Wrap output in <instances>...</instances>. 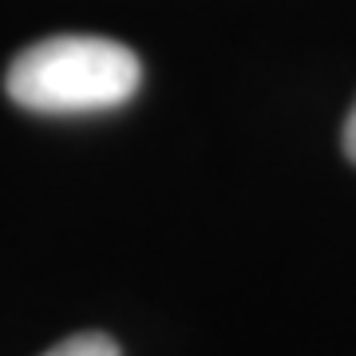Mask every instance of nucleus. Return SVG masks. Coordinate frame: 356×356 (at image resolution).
<instances>
[{
	"label": "nucleus",
	"mask_w": 356,
	"mask_h": 356,
	"mask_svg": "<svg viewBox=\"0 0 356 356\" xmlns=\"http://www.w3.org/2000/svg\"><path fill=\"white\" fill-rule=\"evenodd\" d=\"M143 83L139 56L107 36H48L8 64L4 91L24 111L79 115L127 103Z\"/></svg>",
	"instance_id": "1"
},
{
	"label": "nucleus",
	"mask_w": 356,
	"mask_h": 356,
	"mask_svg": "<svg viewBox=\"0 0 356 356\" xmlns=\"http://www.w3.org/2000/svg\"><path fill=\"white\" fill-rule=\"evenodd\" d=\"M44 356H123V353H119V344H115L111 337H103V332H76V337L60 341L56 348H48Z\"/></svg>",
	"instance_id": "2"
},
{
	"label": "nucleus",
	"mask_w": 356,
	"mask_h": 356,
	"mask_svg": "<svg viewBox=\"0 0 356 356\" xmlns=\"http://www.w3.org/2000/svg\"><path fill=\"white\" fill-rule=\"evenodd\" d=\"M344 154L356 163V103H353V111H348V119H344Z\"/></svg>",
	"instance_id": "3"
}]
</instances>
